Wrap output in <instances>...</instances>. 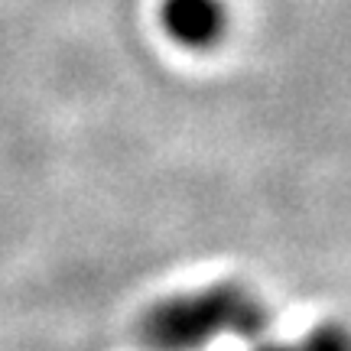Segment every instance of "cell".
<instances>
[{"label": "cell", "instance_id": "6da1fadb", "mask_svg": "<svg viewBox=\"0 0 351 351\" xmlns=\"http://www.w3.org/2000/svg\"><path fill=\"white\" fill-rule=\"evenodd\" d=\"M244 300L234 293H215L199 302H189L186 309H173L163 313L153 322V335L166 345H179V341H192V335H202L208 326H231V319L241 315Z\"/></svg>", "mask_w": 351, "mask_h": 351}, {"label": "cell", "instance_id": "7a4b0ae2", "mask_svg": "<svg viewBox=\"0 0 351 351\" xmlns=\"http://www.w3.org/2000/svg\"><path fill=\"white\" fill-rule=\"evenodd\" d=\"M225 3L221 0H166L163 23L169 36L186 46H212L225 33Z\"/></svg>", "mask_w": 351, "mask_h": 351}]
</instances>
